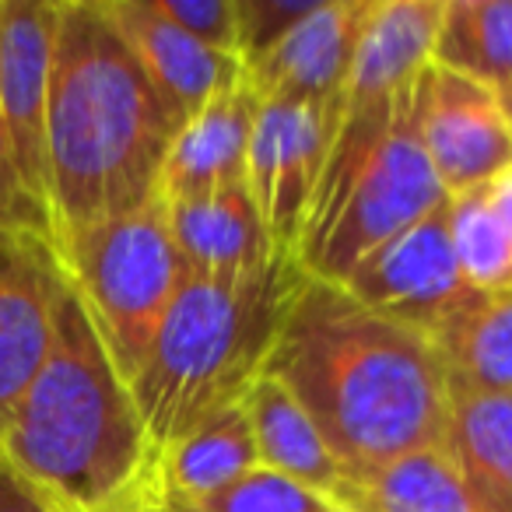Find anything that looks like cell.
Instances as JSON below:
<instances>
[{"instance_id":"obj_30","label":"cell","mask_w":512,"mask_h":512,"mask_svg":"<svg viewBox=\"0 0 512 512\" xmlns=\"http://www.w3.org/2000/svg\"><path fill=\"white\" fill-rule=\"evenodd\" d=\"M481 190H484V197H488V204H491V211H495L502 232L509 235V242H512V165L498 172L491 183H484Z\"/></svg>"},{"instance_id":"obj_21","label":"cell","mask_w":512,"mask_h":512,"mask_svg":"<svg viewBox=\"0 0 512 512\" xmlns=\"http://www.w3.org/2000/svg\"><path fill=\"white\" fill-rule=\"evenodd\" d=\"M432 64L470 81L512 88V0H442Z\"/></svg>"},{"instance_id":"obj_7","label":"cell","mask_w":512,"mask_h":512,"mask_svg":"<svg viewBox=\"0 0 512 512\" xmlns=\"http://www.w3.org/2000/svg\"><path fill=\"white\" fill-rule=\"evenodd\" d=\"M449 204V200H446ZM446 204L379 246L341 281L362 306L414 334L435 337L481 295L467 285L449 239Z\"/></svg>"},{"instance_id":"obj_6","label":"cell","mask_w":512,"mask_h":512,"mask_svg":"<svg viewBox=\"0 0 512 512\" xmlns=\"http://www.w3.org/2000/svg\"><path fill=\"white\" fill-rule=\"evenodd\" d=\"M418 81L400 95L390 127L341 193L309 221L299 264L313 278L341 285L365 256L449 200L418 134Z\"/></svg>"},{"instance_id":"obj_18","label":"cell","mask_w":512,"mask_h":512,"mask_svg":"<svg viewBox=\"0 0 512 512\" xmlns=\"http://www.w3.org/2000/svg\"><path fill=\"white\" fill-rule=\"evenodd\" d=\"M446 449L477 512H512V393L449 386Z\"/></svg>"},{"instance_id":"obj_22","label":"cell","mask_w":512,"mask_h":512,"mask_svg":"<svg viewBox=\"0 0 512 512\" xmlns=\"http://www.w3.org/2000/svg\"><path fill=\"white\" fill-rule=\"evenodd\" d=\"M449 386L474 393H512V292L481 295L435 337Z\"/></svg>"},{"instance_id":"obj_11","label":"cell","mask_w":512,"mask_h":512,"mask_svg":"<svg viewBox=\"0 0 512 512\" xmlns=\"http://www.w3.org/2000/svg\"><path fill=\"white\" fill-rule=\"evenodd\" d=\"M64 285L53 239L0 232V439L53 348Z\"/></svg>"},{"instance_id":"obj_3","label":"cell","mask_w":512,"mask_h":512,"mask_svg":"<svg viewBox=\"0 0 512 512\" xmlns=\"http://www.w3.org/2000/svg\"><path fill=\"white\" fill-rule=\"evenodd\" d=\"M158 453L134 390L67 281L53 348L15 407L0 460L50 502L102 512L155 467Z\"/></svg>"},{"instance_id":"obj_32","label":"cell","mask_w":512,"mask_h":512,"mask_svg":"<svg viewBox=\"0 0 512 512\" xmlns=\"http://www.w3.org/2000/svg\"><path fill=\"white\" fill-rule=\"evenodd\" d=\"M50 502V498H46ZM50 512H78V509H71V505H60V502H50Z\"/></svg>"},{"instance_id":"obj_26","label":"cell","mask_w":512,"mask_h":512,"mask_svg":"<svg viewBox=\"0 0 512 512\" xmlns=\"http://www.w3.org/2000/svg\"><path fill=\"white\" fill-rule=\"evenodd\" d=\"M169 22L186 36L218 53L239 57V29H235V0H158Z\"/></svg>"},{"instance_id":"obj_27","label":"cell","mask_w":512,"mask_h":512,"mask_svg":"<svg viewBox=\"0 0 512 512\" xmlns=\"http://www.w3.org/2000/svg\"><path fill=\"white\" fill-rule=\"evenodd\" d=\"M0 232H39L46 239H53L50 221L39 214V207L25 193L22 176H18V162H15V151H11L4 116H0Z\"/></svg>"},{"instance_id":"obj_9","label":"cell","mask_w":512,"mask_h":512,"mask_svg":"<svg viewBox=\"0 0 512 512\" xmlns=\"http://www.w3.org/2000/svg\"><path fill=\"white\" fill-rule=\"evenodd\" d=\"M57 18L60 4L53 0H0V116L25 193L50 228V71Z\"/></svg>"},{"instance_id":"obj_17","label":"cell","mask_w":512,"mask_h":512,"mask_svg":"<svg viewBox=\"0 0 512 512\" xmlns=\"http://www.w3.org/2000/svg\"><path fill=\"white\" fill-rule=\"evenodd\" d=\"M334 512H477L446 446H425L365 470H348Z\"/></svg>"},{"instance_id":"obj_16","label":"cell","mask_w":512,"mask_h":512,"mask_svg":"<svg viewBox=\"0 0 512 512\" xmlns=\"http://www.w3.org/2000/svg\"><path fill=\"white\" fill-rule=\"evenodd\" d=\"M439 18L442 0H372L344 106H379L407 92L432 67Z\"/></svg>"},{"instance_id":"obj_5","label":"cell","mask_w":512,"mask_h":512,"mask_svg":"<svg viewBox=\"0 0 512 512\" xmlns=\"http://www.w3.org/2000/svg\"><path fill=\"white\" fill-rule=\"evenodd\" d=\"M57 253L109 358L130 383L190 278L165 200L155 197L120 218L57 235Z\"/></svg>"},{"instance_id":"obj_24","label":"cell","mask_w":512,"mask_h":512,"mask_svg":"<svg viewBox=\"0 0 512 512\" xmlns=\"http://www.w3.org/2000/svg\"><path fill=\"white\" fill-rule=\"evenodd\" d=\"M204 512H334L330 502L306 484L278 474V470L256 467L214 498L200 505Z\"/></svg>"},{"instance_id":"obj_2","label":"cell","mask_w":512,"mask_h":512,"mask_svg":"<svg viewBox=\"0 0 512 512\" xmlns=\"http://www.w3.org/2000/svg\"><path fill=\"white\" fill-rule=\"evenodd\" d=\"M183 127V116L116 29L106 0H64L50 71L57 235L151 204Z\"/></svg>"},{"instance_id":"obj_4","label":"cell","mask_w":512,"mask_h":512,"mask_svg":"<svg viewBox=\"0 0 512 512\" xmlns=\"http://www.w3.org/2000/svg\"><path fill=\"white\" fill-rule=\"evenodd\" d=\"M306 278L299 256H278L239 278H186L148 358L130 379L137 411L158 449L246 397L264 376Z\"/></svg>"},{"instance_id":"obj_29","label":"cell","mask_w":512,"mask_h":512,"mask_svg":"<svg viewBox=\"0 0 512 512\" xmlns=\"http://www.w3.org/2000/svg\"><path fill=\"white\" fill-rule=\"evenodd\" d=\"M0 512H50L46 495H39L22 474L0 460Z\"/></svg>"},{"instance_id":"obj_15","label":"cell","mask_w":512,"mask_h":512,"mask_svg":"<svg viewBox=\"0 0 512 512\" xmlns=\"http://www.w3.org/2000/svg\"><path fill=\"white\" fill-rule=\"evenodd\" d=\"M260 95L242 78L232 92L214 99L179 130L162 172V200H190L228 186H246L249 141H253Z\"/></svg>"},{"instance_id":"obj_14","label":"cell","mask_w":512,"mask_h":512,"mask_svg":"<svg viewBox=\"0 0 512 512\" xmlns=\"http://www.w3.org/2000/svg\"><path fill=\"white\" fill-rule=\"evenodd\" d=\"M183 264L200 278H239L274 264L278 253L246 186L190 200H165Z\"/></svg>"},{"instance_id":"obj_19","label":"cell","mask_w":512,"mask_h":512,"mask_svg":"<svg viewBox=\"0 0 512 512\" xmlns=\"http://www.w3.org/2000/svg\"><path fill=\"white\" fill-rule=\"evenodd\" d=\"M242 407H246L249 428H253L260 467L278 470L330 502L348 470L327 446L306 407L271 376H260L249 386Z\"/></svg>"},{"instance_id":"obj_10","label":"cell","mask_w":512,"mask_h":512,"mask_svg":"<svg viewBox=\"0 0 512 512\" xmlns=\"http://www.w3.org/2000/svg\"><path fill=\"white\" fill-rule=\"evenodd\" d=\"M418 134L446 197L477 190L512 165L502 95L435 64L418 81Z\"/></svg>"},{"instance_id":"obj_28","label":"cell","mask_w":512,"mask_h":512,"mask_svg":"<svg viewBox=\"0 0 512 512\" xmlns=\"http://www.w3.org/2000/svg\"><path fill=\"white\" fill-rule=\"evenodd\" d=\"M102 512H204V509L172 488L169 477H165V470H162V453H158L155 467H151L127 495L116 498V502Z\"/></svg>"},{"instance_id":"obj_23","label":"cell","mask_w":512,"mask_h":512,"mask_svg":"<svg viewBox=\"0 0 512 512\" xmlns=\"http://www.w3.org/2000/svg\"><path fill=\"white\" fill-rule=\"evenodd\" d=\"M449 239L460 260V271L477 295H509L512 292V242L502 232L484 190L449 197L446 204Z\"/></svg>"},{"instance_id":"obj_12","label":"cell","mask_w":512,"mask_h":512,"mask_svg":"<svg viewBox=\"0 0 512 512\" xmlns=\"http://www.w3.org/2000/svg\"><path fill=\"white\" fill-rule=\"evenodd\" d=\"M369 8L372 0H320L278 50L242 67V78L260 102L341 109Z\"/></svg>"},{"instance_id":"obj_25","label":"cell","mask_w":512,"mask_h":512,"mask_svg":"<svg viewBox=\"0 0 512 512\" xmlns=\"http://www.w3.org/2000/svg\"><path fill=\"white\" fill-rule=\"evenodd\" d=\"M320 0H235V29H239L242 67L264 60L278 50L302 22L316 11Z\"/></svg>"},{"instance_id":"obj_8","label":"cell","mask_w":512,"mask_h":512,"mask_svg":"<svg viewBox=\"0 0 512 512\" xmlns=\"http://www.w3.org/2000/svg\"><path fill=\"white\" fill-rule=\"evenodd\" d=\"M337 127L341 109L260 102L249 141L246 190L278 253L299 256Z\"/></svg>"},{"instance_id":"obj_1","label":"cell","mask_w":512,"mask_h":512,"mask_svg":"<svg viewBox=\"0 0 512 512\" xmlns=\"http://www.w3.org/2000/svg\"><path fill=\"white\" fill-rule=\"evenodd\" d=\"M264 376L306 407L344 470L446 446L449 376L435 344L334 281L306 278Z\"/></svg>"},{"instance_id":"obj_20","label":"cell","mask_w":512,"mask_h":512,"mask_svg":"<svg viewBox=\"0 0 512 512\" xmlns=\"http://www.w3.org/2000/svg\"><path fill=\"white\" fill-rule=\"evenodd\" d=\"M256 467H260V453H256L242 400L211 414L193 432L162 449V470L169 484L197 505H204L207 498H214Z\"/></svg>"},{"instance_id":"obj_13","label":"cell","mask_w":512,"mask_h":512,"mask_svg":"<svg viewBox=\"0 0 512 512\" xmlns=\"http://www.w3.org/2000/svg\"><path fill=\"white\" fill-rule=\"evenodd\" d=\"M116 29L137 53L158 92L172 102L183 123L200 116L214 99L232 92L242 81V60L218 53L186 36L165 18L158 0H106Z\"/></svg>"},{"instance_id":"obj_31","label":"cell","mask_w":512,"mask_h":512,"mask_svg":"<svg viewBox=\"0 0 512 512\" xmlns=\"http://www.w3.org/2000/svg\"><path fill=\"white\" fill-rule=\"evenodd\" d=\"M502 106H505V116H509V123H512V88L509 92H502Z\"/></svg>"}]
</instances>
